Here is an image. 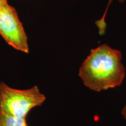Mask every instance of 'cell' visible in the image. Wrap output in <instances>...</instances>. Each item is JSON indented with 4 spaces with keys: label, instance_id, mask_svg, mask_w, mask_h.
I'll return each mask as SVG.
<instances>
[{
    "label": "cell",
    "instance_id": "cell-1",
    "mask_svg": "<svg viewBox=\"0 0 126 126\" xmlns=\"http://www.w3.org/2000/svg\"><path fill=\"white\" fill-rule=\"evenodd\" d=\"M122 54L108 45L92 49L79 71V77L91 90L100 92L120 86L126 76Z\"/></svg>",
    "mask_w": 126,
    "mask_h": 126
},
{
    "label": "cell",
    "instance_id": "cell-2",
    "mask_svg": "<svg viewBox=\"0 0 126 126\" xmlns=\"http://www.w3.org/2000/svg\"><path fill=\"white\" fill-rule=\"evenodd\" d=\"M46 97L34 85L26 89H18L0 82V112L26 119L32 109L40 106Z\"/></svg>",
    "mask_w": 126,
    "mask_h": 126
},
{
    "label": "cell",
    "instance_id": "cell-3",
    "mask_svg": "<svg viewBox=\"0 0 126 126\" xmlns=\"http://www.w3.org/2000/svg\"><path fill=\"white\" fill-rule=\"evenodd\" d=\"M0 34L15 49L29 53L28 37L15 9L7 4L0 11Z\"/></svg>",
    "mask_w": 126,
    "mask_h": 126
},
{
    "label": "cell",
    "instance_id": "cell-4",
    "mask_svg": "<svg viewBox=\"0 0 126 126\" xmlns=\"http://www.w3.org/2000/svg\"><path fill=\"white\" fill-rule=\"evenodd\" d=\"M0 126H28L26 119L18 118L0 112Z\"/></svg>",
    "mask_w": 126,
    "mask_h": 126
},
{
    "label": "cell",
    "instance_id": "cell-5",
    "mask_svg": "<svg viewBox=\"0 0 126 126\" xmlns=\"http://www.w3.org/2000/svg\"><path fill=\"white\" fill-rule=\"evenodd\" d=\"M113 0H109V1L108 6H107L106 10H105V12H104V14L102 16V18L100 19V20H97V21L96 22V24L97 28L99 29V33L100 34H104L105 32V31H106V23L105 22V17H106V13L108 12V8L109 7L110 4L112 2ZM120 2H123L125 0H119Z\"/></svg>",
    "mask_w": 126,
    "mask_h": 126
},
{
    "label": "cell",
    "instance_id": "cell-6",
    "mask_svg": "<svg viewBox=\"0 0 126 126\" xmlns=\"http://www.w3.org/2000/svg\"><path fill=\"white\" fill-rule=\"evenodd\" d=\"M7 3V0H0V11L2 8Z\"/></svg>",
    "mask_w": 126,
    "mask_h": 126
},
{
    "label": "cell",
    "instance_id": "cell-7",
    "mask_svg": "<svg viewBox=\"0 0 126 126\" xmlns=\"http://www.w3.org/2000/svg\"><path fill=\"white\" fill-rule=\"evenodd\" d=\"M122 116H123L124 119L126 120V106L124 107L123 109V110L122 111Z\"/></svg>",
    "mask_w": 126,
    "mask_h": 126
}]
</instances>
